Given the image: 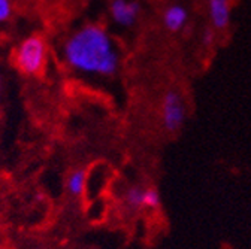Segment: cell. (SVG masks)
<instances>
[{
	"label": "cell",
	"mask_w": 251,
	"mask_h": 249,
	"mask_svg": "<svg viewBox=\"0 0 251 249\" xmlns=\"http://www.w3.org/2000/svg\"><path fill=\"white\" fill-rule=\"evenodd\" d=\"M87 188V170L84 167H76L71 170L66 178V191L74 199H81Z\"/></svg>",
	"instance_id": "8"
},
{
	"label": "cell",
	"mask_w": 251,
	"mask_h": 249,
	"mask_svg": "<svg viewBox=\"0 0 251 249\" xmlns=\"http://www.w3.org/2000/svg\"><path fill=\"white\" fill-rule=\"evenodd\" d=\"M61 60L75 75L87 79H111L121 65L115 39L100 24H82L63 39Z\"/></svg>",
	"instance_id": "1"
},
{
	"label": "cell",
	"mask_w": 251,
	"mask_h": 249,
	"mask_svg": "<svg viewBox=\"0 0 251 249\" xmlns=\"http://www.w3.org/2000/svg\"><path fill=\"white\" fill-rule=\"evenodd\" d=\"M202 42H203L205 46H211L215 42V30L211 25L209 27H205L203 35H202Z\"/></svg>",
	"instance_id": "11"
},
{
	"label": "cell",
	"mask_w": 251,
	"mask_h": 249,
	"mask_svg": "<svg viewBox=\"0 0 251 249\" xmlns=\"http://www.w3.org/2000/svg\"><path fill=\"white\" fill-rule=\"evenodd\" d=\"M145 188L144 185H130L124 190L121 202L123 206L132 213L145 210Z\"/></svg>",
	"instance_id": "6"
},
{
	"label": "cell",
	"mask_w": 251,
	"mask_h": 249,
	"mask_svg": "<svg viewBox=\"0 0 251 249\" xmlns=\"http://www.w3.org/2000/svg\"><path fill=\"white\" fill-rule=\"evenodd\" d=\"M139 15L141 5L138 0H112L109 5V17L120 27H133Z\"/></svg>",
	"instance_id": "4"
},
{
	"label": "cell",
	"mask_w": 251,
	"mask_h": 249,
	"mask_svg": "<svg viewBox=\"0 0 251 249\" xmlns=\"http://www.w3.org/2000/svg\"><path fill=\"white\" fill-rule=\"evenodd\" d=\"M12 15V0H0V24L6 23Z\"/></svg>",
	"instance_id": "10"
},
{
	"label": "cell",
	"mask_w": 251,
	"mask_h": 249,
	"mask_svg": "<svg viewBox=\"0 0 251 249\" xmlns=\"http://www.w3.org/2000/svg\"><path fill=\"white\" fill-rule=\"evenodd\" d=\"M2 94H3V78L0 75V100H2Z\"/></svg>",
	"instance_id": "12"
},
{
	"label": "cell",
	"mask_w": 251,
	"mask_h": 249,
	"mask_svg": "<svg viewBox=\"0 0 251 249\" xmlns=\"http://www.w3.org/2000/svg\"><path fill=\"white\" fill-rule=\"evenodd\" d=\"M185 121V105L179 92L171 90L162 100V124L166 132H178Z\"/></svg>",
	"instance_id": "3"
},
{
	"label": "cell",
	"mask_w": 251,
	"mask_h": 249,
	"mask_svg": "<svg viewBox=\"0 0 251 249\" xmlns=\"http://www.w3.org/2000/svg\"><path fill=\"white\" fill-rule=\"evenodd\" d=\"M14 66L25 76H39L48 63V44L41 35L24 38L12 54Z\"/></svg>",
	"instance_id": "2"
},
{
	"label": "cell",
	"mask_w": 251,
	"mask_h": 249,
	"mask_svg": "<svg viewBox=\"0 0 251 249\" xmlns=\"http://www.w3.org/2000/svg\"><path fill=\"white\" fill-rule=\"evenodd\" d=\"M208 14L214 30H226L230 24V0H208Z\"/></svg>",
	"instance_id": "5"
},
{
	"label": "cell",
	"mask_w": 251,
	"mask_h": 249,
	"mask_svg": "<svg viewBox=\"0 0 251 249\" xmlns=\"http://www.w3.org/2000/svg\"><path fill=\"white\" fill-rule=\"evenodd\" d=\"M162 206V196L160 191L154 186L145 188V210H159Z\"/></svg>",
	"instance_id": "9"
},
{
	"label": "cell",
	"mask_w": 251,
	"mask_h": 249,
	"mask_svg": "<svg viewBox=\"0 0 251 249\" xmlns=\"http://www.w3.org/2000/svg\"><path fill=\"white\" fill-rule=\"evenodd\" d=\"M187 20H188L187 9L178 3L168 6L163 12V24L169 32H174V33L184 28V25L187 24Z\"/></svg>",
	"instance_id": "7"
}]
</instances>
